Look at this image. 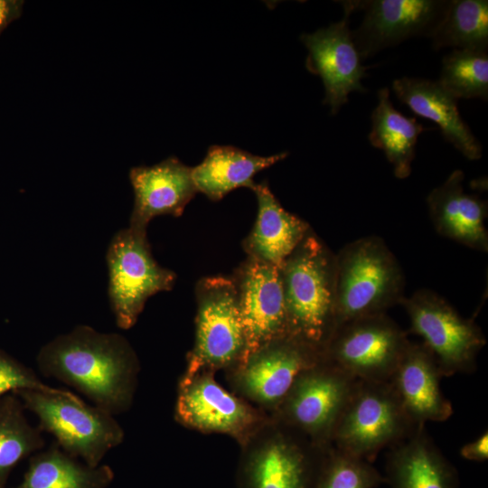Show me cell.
Here are the masks:
<instances>
[{
  "instance_id": "obj_1",
  "label": "cell",
  "mask_w": 488,
  "mask_h": 488,
  "mask_svg": "<svg viewBox=\"0 0 488 488\" xmlns=\"http://www.w3.org/2000/svg\"><path fill=\"white\" fill-rule=\"evenodd\" d=\"M36 364L42 376L74 388L114 416L127 412L133 404L140 362L120 333L77 325L44 344Z\"/></svg>"
},
{
  "instance_id": "obj_2",
  "label": "cell",
  "mask_w": 488,
  "mask_h": 488,
  "mask_svg": "<svg viewBox=\"0 0 488 488\" xmlns=\"http://www.w3.org/2000/svg\"><path fill=\"white\" fill-rule=\"evenodd\" d=\"M279 271L289 334L322 352L336 328L335 254L310 230Z\"/></svg>"
},
{
  "instance_id": "obj_3",
  "label": "cell",
  "mask_w": 488,
  "mask_h": 488,
  "mask_svg": "<svg viewBox=\"0 0 488 488\" xmlns=\"http://www.w3.org/2000/svg\"><path fill=\"white\" fill-rule=\"evenodd\" d=\"M335 258L336 327L386 314L405 298L402 269L382 239H358L346 244Z\"/></svg>"
},
{
  "instance_id": "obj_4",
  "label": "cell",
  "mask_w": 488,
  "mask_h": 488,
  "mask_svg": "<svg viewBox=\"0 0 488 488\" xmlns=\"http://www.w3.org/2000/svg\"><path fill=\"white\" fill-rule=\"evenodd\" d=\"M12 393L37 417L42 432L51 434L64 452L91 467L99 465L107 453L124 441L125 431L114 415L88 405L68 389Z\"/></svg>"
},
{
  "instance_id": "obj_5",
  "label": "cell",
  "mask_w": 488,
  "mask_h": 488,
  "mask_svg": "<svg viewBox=\"0 0 488 488\" xmlns=\"http://www.w3.org/2000/svg\"><path fill=\"white\" fill-rule=\"evenodd\" d=\"M241 446L238 488H314L329 446H318L270 417Z\"/></svg>"
},
{
  "instance_id": "obj_6",
  "label": "cell",
  "mask_w": 488,
  "mask_h": 488,
  "mask_svg": "<svg viewBox=\"0 0 488 488\" xmlns=\"http://www.w3.org/2000/svg\"><path fill=\"white\" fill-rule=\"evenodd\" d=\"M195 340L180 380L198 373L237 366L245 352V335L239 296L231 277H207L195 286Z\"/></svg>"
},
{
  "instance_id": "obj_7",
  "label": "cell",
  "mask_w": 488,
  "mask_h": 488,
  "mask_svg": "<svg viewBox=\"0 0 488 488\" xmlns=\"http://www.w3.org/2000/svg\"><path fill=\"white\" fill-rule=\"evenodd\" d=\"M418 427L405 412L389 381L357 380L331 445L372 463L383 448L401 442Z\"/></svg>"
},
{
  "instance_id": "obj_8",
  "label": "cell",
  "mask_w": 488,
  "mask_h": 488,
  "mask_svg": "<svg viewBox=\"0 0 488 488\" xmlns=\"http://www.w3.org/2000/svg\"><path fill=\"white\" fill-rule=\"evenodd\" d=\"M106 259L111 309L117 327L127 330L150 296L174 287L176 275L155 261L146 232L129 227L113 236Z\"/></svg>"
},
{
  "instance_id": "obj_9",
  "label": "cell",
  "mask_w": 488,
  "mask_h": 488,
  "mask_svg": "<svg viewBox=\"0 0 488 488\" xmlns=\"http://www.w3.org/2000/svg\"><path fill=\"white\" fill-rule=\"evenodd\" d=\"M409 343L399 325L380 314L337 326L322 356L357 380L389 381Z\"/></svg>"
},
{
  "instance_id": "obj_10",
  "label": "cell",
  "mask_w": 488,
  "mask_h": 488,
  "mask_svg": "<svg viewBox=\"0 0 488 488\" xmlns=\"http://www.w3.org/2000/svg\"><path fill=\"white\" fill-rule=\"evenodd\" d=\"M411 331L423 339L442 376L471 373L477 355L486 344L484 334L473 319L462 317L442 296L420 289L401 302Z\"/></svg>"
},
{
  "instance_id": "obj_11",
  "label": "cell",
  "mask_w": 488,
  "mask_h": 488,
  "mask_svg": "<svg viewBox=\"0 0 488 488\" xmlns=\"http://www.w3.org/2000/svg\"><path fill=\"white\" fill-rule=\"evenodd\" d=\"M356 382L322 359L298 375L270 417L326 447Z\"/></svg>"
},
{
  "instance_id": "obj_12",
  "label": "cell",
  "mask_w": 488,
  "mask_h": 488,
  "mask_svg": "<svg viewBox=\"0 0 488 488\" xmlns=\"http://www.w3.org/2000/svg\"><path fill=\"white\" fill-rule=\"evenodd\" d=\"M322 359V352L287 335L258 347L227 374L235 394L270 416L298 375Z\"/></svg>"
},
{
  "instance_id": "obj_13",
  "label": "cell",
  "mask_w": 488,
  "mask_h": 488,
  "mask_svg": "<svg viewBox=\"0 0 488 488\" xmlns=\"http://www.w3.org/2000/svg\"><path fill=\"white\" fill-rule=\"evenodd\" d=\"M213 375L205 371L179 381L174 418L188 428L229 435L242 446L270 416L224 389Z\"/></svg>"
},
{
  "instance_id": "obj_14",
  "label": "cell",
  "mask_w": 488,
  "mask_h": 488,
  "mask_svg": "<svg viewBox=\"0 0 488 488\" xmlns=\"http://www.w3.org/2000/svg\"><path fill=\"white\" fill-rule=\"evenodd\" d=\"M352 4L354 10L364 12L361 25L352 31L363 61L408 38H431L451 0H365Z\"/></svg>"
},
{
  "instance_id": "obj_15",
  "label": "cell",
  "mask_w": 488,
  "mask_h": 488,
  "mask_svg": "<svg viewBox=\"0 0 488 488\" xmlns=\"http://www.w3.org/2000/svg\"><path fill=\"white\" fill-rule=\"evenodd\" d=\"M341 3L344 8L341 21L300 37L308 50L306 69L322 79L324 87L323 103L330 107L333 115L348 102L351 92L367 91L361 80L366 76L368 67L361 64L349 26L354 8L352 1Z\"/></svg>"
},
{
  "instance_id": "obj_16",
  "label": "cell",
  "mask_w": 488,
  "mask_h": 488,
  "mask_svg": "<svg viewBox=\"0 0 488 488\" xmlns=\"http://www.w3.org/2000/svg\"><path fill=\"white\" fill-rule=\"evenodd\" d=\"M231 278L245 335L242 361L263 344L290 334L278 267L248 257Z\"/></svg>"
},
{
  "instance_id": "obj_17",
  "label": "cell",
  "mask_w": 488,
  "mask_h": 488,
  "mask_svg": "<svg viewBox=\"0 0 488 488\" xmlns=\"http://www.w3.org/2000/svg\"><path fill=\"white\" fill-rule=\"evenodd\" d=\"M134 206L129 228L146 232L148 223L160 215L179 217L198 192L192 167L175 156L151 166L140 165L129 171Z\"/></svg>"
},
{
  "instance_id": "obj_18",
  "label": "cell",
  "mask_w": 488,
  "mask_h": 488,
  "mask_svg": "<svg viewBox=\"0 0 488 488\" xmlns=\"http://www.w3.org/2000/svg\"><path fill=\"white\" fill-rule=\"evenodd\" d=\"M442 377L427 347L410 342L389 381L405 412L416 425L444 422L453 415L452 403L440 387Z\"/></svg>"
},
{
  "instance_id": "obj_19",
  "label": "cell",
  "mask_w": 488,
  "mask_h": 488,
  "mask_svg": "<svg viewBox=\"0 0 488 488\" xmlns=\"http://www.w3.org/2000/svg\"><path fill=\"white\" fill-rule=\"evenodd\" d=\"M390 488H458L456 468L419 426L407 438L389 448L385 465Z\"/></svg>"
},
{
  "instance_id": "obj_20",
  "label": "cell",
  "mask_w": 488,
  "mask_h": 488,
  "mask_svg": "<svg viewBox=\"0 0 488 488\" xmlns=\"http://www.w3.org/2000/svg\"><path fill=\"white\" fill-rule=\"evenodd\" d=\"M464 177L461 170H455L444 183L430 192L427 198L429 215L440 235L486 252L487 205L476 195L465 192Z\"/></svg>"
},
{
  "instance_id": "obj_21",
  "label": "cell",
  "mask_w": 488,
  "mask_h": 488,
  "mask_svg": "<svg viewBox=\"0 0 488 488\" xmlns=\"http://www.w3.org/2000/svg\"><path fill=\"white\" fill-rule=\"evenodd\" d=\"M252 191L258 212L243 249L248 257L279 267L311 228L282 207L266 181L256 183Z\"/></svg>"
},
{
  "instance_id": "obj_22",
  "label": "cell",
  "mask_w": 488,
  "mask_h": 488,
  "mask_svg": "<svg viewBox=\"0 0 488 488\" xmlns=\"http://www.w3.org/2000/svg\"><path fill=\"white\" fill-rule=\"evenodd\" d=\"M392 89L415 114L436 123L445 139L466 158L482 156V145L460 116L457 99L438 81L403 77L393 81Z\"/></svg>"
},
{
  "instance_id": "obj_23",
  "label": "cell",
  "mask_w": 488,
  "mask_h": 488,
  "mask_svg": "<svg viewBox=\"0 0 488 488\" xmlns=\"http://www.w3.org/2000/svg\"><path fill=\"white\" fill-rule=\"evenodd\" d=\"M287 152L269 156L253 155L233 145H211L204 159L192 168L198 192L218 202L240 187L253 189L254 176L284 160Z\"/></svg>"
},
{
  "instance_id": "obj_24",
  "label": "cell",
  "mask_w": 488,
  "mask_h": 488,
  "mask_svg": "<svg viewBox=\"0 0 488 488\" xmlns=\"http://www.w3.org/2000/svg\"><path fill=\"white\" fill-rule=\"evenodd\" d=\"M114 476L109 465L81 464L54 442L31 455L22 483L14 488H107Z\"/></svg>"
},
{
  "instance_id": "obj_25",
  "label": "cell",
  "mask_w": 488,
  "mask_h": 488,
  "mask_svg": "<svg viewBox=\"0 0 488 488\" xmlns=\"http://www.w3.org/2000/svg\"><path fill=\"white\" fill-rule=\"evenodd\" d=\"M424 130L415 117H405L393 107L388 88L379 90L369 140L384 152L397 178L405 179L410 174L418 137Z\"/></svg>"
},
{
  "instance_id": "obj_26",
  "label": "cell",
  "mask_w": 488,
  "mask_h": 488,
  "mask_svg": "<svg viewBox=\"0 0 488 488\" xmlns=\"http://www.w3.org/2000/svg\"><path fill=\"white\" fill-rule=\"evenodd\" d=\"M25 410L14 393L0 398V488H5L10 473L21 460L45 445L42 432L30 424Z\"/></svg>"
},
{
  "instance_id": "obj_27",
  "label": "cell",
  "mask_w": 488,
  "mask_h": 488,
  "mask_svg": "<svg viewBox=\"0 0 488 488\" xmlns=\"http://www.w3.org/2000/svg\"><path fill=\"white\" fill-rule=\"evenodd\" d=\"M432 47L488 49V1L451 0L432 37Z\"/></svg>"
},
{
  "instance_id": "obj_28",
  "label": "cell",
  "mask_w": 488,
  "mask_h": 488,
  "mask_svg": "<svg viewBox=\"0 0 488 488\" xmlns=\"http://www.w3.org/2000/svg\"><path fill=\"white\" fill-rule=\"evenodd\" d=\"M438 83L454 98L488 97V53L485 50L454 49L442 61Z\"/></svg>"
},
{
  "instance_id": "obj_29",
  "label": "cell",
  "mask_w": 488,
  "mask_h": 488,
  "mask_svg": "<svg viewBox=\"0 0 488 488\" xmlns=\"http://www.w3.org/2000/svg\"><path fill=\"white\" fill-rule=\"evenodd\" d=\"M386 479L364 459L333 445L325 451L314 488H378Z\"/></svg>"
},
{
  "instance_id": "obj_30",
  "label": "cell",
  "mask_w": 488,
  "mask_h": 488,
  "mask_svg": "<svg viewBox=\"0 0 488 488\" xmlns=\"http://www.w3.org/2000/svg\"><path fill=\"white\" fill-rule=\"evenodd\" d=\"M19 389L46 392L65 390L43 383L33 369L0 349V398Z\"/></svg>"
},
{
  "instance_id": "obj_31",
  "label": "cell",
  "mask_w": 488,
  "mask_h": 488,
  "mask_svg": "<svg viewBox=\"0 0 488 488\" xmlns=\"http://www.w3.org/2000/svg\"><path fill=\"white\" fill-rule=\"evenodd\" d=\"M460 455L469 461L484 462L488 458V432H483L474 441L464 445Z\"/></svg>"
},
{
  "instance_id": "obj_32",
  "label": "cell",
  "mask_w": 488,
  "mask_h": 488,
  "mask_svg": "<svg viewBox=\"0 0 488 488\" xmlns=\"http://www.w3.org/2000/svg\"><path fill=\"white\" fill-rule=\"evenodd\" d=\"M23 4V0H0V35L10 23L21 16Z\"/></svg>"
}]
</instances>
